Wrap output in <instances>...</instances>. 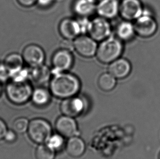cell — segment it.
Here are the masks:
<instances>
[{"label": "cell", "mask_w": 160, "mask_h": 159, "mask_svg": "<svg viewBox=\"0 0 160 159\" xmlns=\"http://www.w3.org/2000/svg\"><path fill=\"white\" fill-rule=\"evenodd\" d=\"M52 76L49 84V90L54 97L64 99L78 94L81 83L77 76L67 71Z\"/></svg>", "instance_id": "obj_1"}, {"label": "cell", "mask_w": 160, "mask_h": 159, "mask_svg": "<svg viewBox=\"0 0 160 159\" xmlns=\"http://www.w3.org/2000/svg\"><path fill=\"white\" fill-rule=\"evenodd\" d=\"M123 50L122 41L117 37L110 36L98 45L96 56L100 62L110 64L120 57Z\"/></svg>", "instance_id": "obj_2"}, {"label": "cell", "mask_w": 160, "mask_h": 159, "mask_svg": "<svg viewBox=\"0 0 160 159\" xmlns=\"http://www.w3.org/2000/svg\"><path fill=\"white\" fill-rule=\"evenodd\" d=\"M32 87L28 81H11L7 84L6 93L9 100L15 105H22L31 99Z\"/></svg>", "instance_id": "obj_3"}, {"label": "cell", "mask_w": 160, "mask_h": 159, "mask_svg": "<svg viewBox=\"0 0 160 159\" xmlns=\"http://www.w3.org/2000/svg\"><path fill=\"white\" fill-rule=\"evenodd\" d=\"M28 133L31 141L37 144L46 143L52 133V128L48 121L41 118L29 122Z\"/></svg>", "instance_id": "obj_4"}, {"label": "cell", "mask_w": 160, "mask_h": 159, "mask_svg": "<svg viewBox=\"0 0 160 159\" xmlns=\"http://www.w3.org/2000/svg\"><path fill=\"white\" fill-rule=\"evenodd\" d=\"M88 101L84 97L76 95L74 97L63 99L60 110L63 115L75 118L83 114L88 109Z\"/></svg>", "instance_id": "obj_5"}, {"label": "cell", "mask_w": 160, "mask_h": 159, "mask_svg": "<svg viewBox=\"0 0 160 159\" xmlns=\"http://www.w3.org/2000/svg\"><path fill=\"white\" fill-rule=\"evenodd\" d=\"M88 33L95 41L101 42L111 36V25L109 20L104 17L100 16L95 17L90 21Z\"/></svg>", "instance_id": "obj_6"}, {"label": "cell", "mask_w": 160, "mask_h": 159, "mask_svg": "<svg viewBox=\"0 0 160 159\" xmlns=\"http://www.w3.org/2000/svg\"><path fill=\"white\" fill-rule=\"evenodd\" d=\"M133 24L136 33L143 37L152 36L155 33L158 27L156 22L151 14L145 9Z\"/></svg>", "instance_id": "obj_7"}, {"label": "cell", "mask_w": 160, "mask_h": 159, "mask_svg": "<svg viewBox=\"0 0 160 159\" xmlns=\"http://www.w3.org/2000/svg\"><path fill=\"white\" fill-rule=\"evenodd\" d=\"M73 62V56L71 51L64 49L58 50L54 53L52 60V75L68 70L72 67Z\"/></svg>", "instance_id": "obj_8"}, {"label": "cell", "mask_w": 160, "mask_h": 159, "mask_svg": "<svg viewBox=\"0 0 160 159\" xmlns=\"http://www.w3.org/2000/svg\"><path fill=\"white\" fill-rule=\"evenodd\" d=\"M74 50L80 56L91 58L96 56L98 50V41L90 36L80 35L73 41Z\"/></svg>", "instance_id": "obj_9"}, {"label": "cell", "mask_w": 160, "mask_h": 159, "mask_svg": "<svg viewBox=\"0 0 160 159\" xmlns=\"http://www.w3.org/2000/svg\"><path fill=\"white\" fill-rule=\"evenodd\" d=\"M143 10L139 0H122L120 3L119 14L125 20H136L141 16Z\"/></svg>", "instance_id": "obj_10"}, {"label": "cell", "mask_w": 160, "mask_h": 159, "mask_svg": "<svg viewBox=\"0 0 160 159\" xmlns=\"http://www.w3.org/2000/svg\"><path fill=\"white\" fill-rule=\"evenodd\" d=\"M22 56L24 62L31 68L44 64L46 55L43 50L39 45L32 44L24 48Z\"/></svg>", "instance_id": "obj_11"}, {"label": "cell", "mask_w": 160, "mask_h": 159, "mask_svg": "<svg viewBox=\"0 0 160 159\" xmlns=\"http://www.w3.org/2000/svg\"><path fill=\"white\" fill-rule=\"evenodd\" d=\"M55 129L58 133L65 138L76 136L79 134L78 125L73 117L63 115L56 120Z\"/></svg>", "instance_id": "obj_12"}, {"label": "cell", "mask_w": 160, "mask_h": 159, "mask_svg": "<svg viewBox=\"0 0 160 159\" xmlns=\"http://www.w3.org/2000/svg\"><path fill=\"white\" fill-rule=\"evenodd\" d=\"M58 31L63 39L74 41L82 35L78 20L72 18H65L58 26Z\"/></svg>", "instance_id": "obj_13"}, {"label": "cell", "mask_w": 160, "mask_h": 159, "mask_svg": "<svg viewBox=\"0 0 160 159\" xmlns=\"http://www.w3.org/2000/svg\"><path fill=\"white\" fill-rule=\"evenodd\" d=\"M119 0H100L97 3L96 13L101 17L112 19L119 14Z\"/></svg>", "instance_id": "obj_14"}, {"label": "cell", "mask_w": 160, "mask_h": 159, "mask_svg": "<svg viewBox=\"0 0 160 159\" xmlns=\"http://www.w3.org/2000/svg\"><path fill=\"white\" fill-rule=\"evenodd\" d=\"M109 65L108 72L117 79H125L131 71V65L125 58L120 57Z\"/></svg>", "instance_id": "obj_15"}, {"label": "cell", "mask_w": 160, "mask_h": 159, "mask_svg": "<svg viewBox=\"0 0 160 159\" xmlns=\"http://www.w3.org/2000/svg\"><path fill=\"white\" fill-rule=\"evenodd\" d=\"M96 6L94 0H75L73 10L79 17H89L96 12Z\"/></svg>", "instance_id": "obj_16"}, {"label": "cell", "mask_w": 160, "mask_h": 159, "mask_svg": "<svg viewBox=\"0 0 160 159\" xmlns=\"http://www.w3.org/2000/svg\"><path fill=\"white\" fill-rule=\"evenodd\" d=\"M85 142L78 136L69 138L66 143V151L71 157L75 158L82 157L85 152Z\"/></svg>", "instance_id": "obj_17"}, {"label": "cell", "mask_w": 160, "mask_h": 159, "mask_svg": "<svg viewBox=\"0 0 160 159\" xmlns=\"http://www.w3.org/2000/svg\"><path fill=\"white\" fill-rule=\"evenodd\" d=\"M52 75V70L44 64L32 67L30 70V78L38 84H44L50 81Z\"/></svg>", "instance_id": "obj_18"}, {"label": "cell", "mask_w": 160, "mask_h": 159, "mask_svg": "<svg viewBox=\"0 0 160 159\" xmlns=\"http://www.w3.org/2000/svg\"><path fill=\"white\" fill-rule=\"evenodd\" d=\"M136 33L134 24L131 21L124 20L120 22L116 28L117 36L121 41H130Z\"/></svg>", "instance_id": "obj_19"}, {"label": "cell", "mask_w": 160, "mask_h": 159, "mask_svg": "<svg viewBox=\"0 0 160 159\" xmlns=\"http://www.w3.org/2000/svg\"><path fill=\"white\" fill-rule=\"evenodd\" d=\"M51 98L50 90L43 87H38L33 90L31 100L35 105L44 106L49 104Z\"/></svg>", "instance_id": "obj_20"}, {"label": "cell", "mask_w": 160, "mask_h": 159, "mask_svg": "<svg viewBox=\"0 0 160 159\" xmlns=\"http://www.w3.org/2000/svg\"><path fill=\"white\" fill-rule=\"evenodd\" d=\"M24 62V59L22 55L17 53H12L6 57L4 64L11 74L22 68Z\"/></svg>", "instance_id": "obj_21"}, {"label": "cell", "mask_w": 160, "mask_h": 159, "mask_svg": "<svg viewBox=\"0 0 160 159\" xmlns=\"http://www.w3.org/2000/svg\"><path fill=\"white\" fill-rule=\"evenodd\" d=\"M98 85L103 91L110 92L117 85V79L109 72L102 74L98 80Z\"/></svg>", "instance_id": "obj_22"}, {"label": "cell", "mask_w": 160, "mask_h": 159, "mask_svg": "<svg viewBox=\"0 0 160 159\" xmlns=\"http://www.w3.org/2000/svg\"><path fill=\"white\" fill-rule=\"evenodd\" d=\"M55 152L48 146V145L40 144L38 146L35 155L36 159H54L55 157Z\"/></svg>", "instance_id": "obj_23"}, {"label": "cell", "mask_w": 160, "mask_h": 159, "mask_svg": "<svg viewBox=\"0 0 160 159\" xmlns=\"http://www.w3.org/2000/svg\"><path fill=\"white\" fill-rule=\"evenodd\" d=\"M64 138L62 136L58 133L54 134L53 135H52L46 144L48 145L49 148L56 152L62 148L65 144Z\"/></svg>", "instance_id": "obj_24"}, {"label": "cell", "mask_w": 160, "mask_h": 159, "mask_svg": "<svg viewBox=\"0 0 160 159\" xmlns=\"http://www.w3.org/2000/svg\"><path fill=\"white\" fill-rule=\"evenodd\" d=\"M29 78H30V70L24 67L10 74V79L13 81H28Z\"/></svg>", "instance_id": "obj_25"}, {"label": "cell", "mask_w": 160, "mask_h": 159, "mask_svg": "<svg viewBox=\"0 0 160 159\" xmlns=\"http://www.w3.org/2000/svg\"><path fill=\"white\" fill-rule=\"evenodd\" d=\"M29 122L28 119L24 117L16 119L13 122V130L17 133H24L28 131Z\"/></svg>", "instance_id": "obj_26"}, {"label": "cell", "mask_w": 160, "mask_h": 159, "mask_svg": "<svg viewBox=\"0 0 160 159\" xmlns=\"http://www.w3.org/2000/svg\"><path fill=\"white\" fill-rule=\"evenodd\" d=\"M10 79V73L4 63H0V83H3Z\"/></svg>", "instance_id": "obj_27"}, {"label": "cell", "mask_w": 160, "mask_h": 159, "mask_svg": "<svg viewBox=\"0 0 160 159\" xmlns=\"http://www.w3.org/2000/svg\"><path fill=\"white\" fill-rule=\"evenodd\" d=\"M17 138V132H15L14 130H8L6 135L4 136V139L5 141H6L8 143H13L15 142Z\"/></svg>", "instance_id": "obj_28"}, {"label": "cell", "mask_w": 160, "mask_h": 159, "mask_svg": "<svg viewBox=\"0 0 160 159\" xmlns=\"http://www.w3.org/2000/svg\"><path fill=\"white\" fill-rule=\"evenodd\" d=\"M61 49L68 50L71 51H72V50L74 49L73 41L72 40L63 39L62 41L61 42Z\"/></svg>", "instance_id": "obj_29"}, {"label": "cell", "mask_w": 160, "mask_h": 159, "mask_svg": "<svg viewBox=\"0 0 160 159\" xmlns=\"http://www.w3.org/2000/svg\"><path fill=\"white\" fill-rule=\"evenodd\" d=\"M8 131V128L6 123L0 118V140L4 138V136Z\"/></svg>", "instance_id": "obj_30"}, {"label": "cell", "mask_w": 160, "mask_h": 159, "mask_svg": "<svg viewBox=\"0 0 160 159\" xmlns=\"http://www.w3.org/2000/svg\"><path fill=\"white\" fill-rule=\"evenodd\" d=\"M20 5L24 7H31L37 3V0H17Z\"/></svg>", "instance_id": "obj_31"}, {"label": "cell", "mask_w": 160, "mask_h": 159, "mask_svg": "<svg viewBox=\"0 0 160 159\" xmlns=\"http://www.w3.org/2000/svg\"><path fill=\"white\" fill-rule=\"evenodd\" d=\"M54 0H37V4L42 8H48L52 5Z\"/></svg>", "instance_id": "obj_32"}, {"label": "cell", "mask_w": 160, "mask_h": 159, "mask_svg": "<svg viewBox=\"0 0 160 159\" xmlns=\"http://www.w3.org/2000/svg\"><path fill=\"white\" fill-rule=\"evenodd\" d=\"M94 1H95L96 2H97V3H98V2L99 1H100V0H94Z\"/></svg>", "instance_id": "obj_33"}, {"label": "cell", "mask_w": 160, "mask_h": 159, "mask_svg": "<svg viewBox=\"0 0 160 159\" xmlns=\"http://www.w3.org/2000/svg\"><path fill=\"white\" fill-rule=\"evenodd\" d=\"M1 85H0V94H1Z\"/></svg>", "instance_id": "obj_34"}, {"label": "cell", "mask_w": 160, "mask_h": 159, "mask_svg": "<svg viewBox=\"0 0 160 159\" xmlns=\"http://www.w3.org/2000/svg\"><path fill=\"white\" fill-rule=\"evenodd\" d=\"M158 159H160V153L159 154V155H158Z\"/></svg>", "instance_id": "obj_35"}]
</instances>
